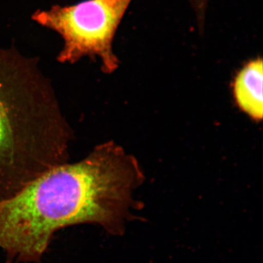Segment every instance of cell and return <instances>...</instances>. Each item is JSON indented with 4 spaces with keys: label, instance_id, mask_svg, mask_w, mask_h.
Instances as JSON below:
<instances>
[{
    "label": "cell",
    "instance_id": "5",
    "mask_svg": "<svg viewBox=\"0 0 263 263\" xmlns=\"http://www.w3.org/2000/svg\"><path fill=\"white\" fill-rule=\"evenodd\" d=\"M209 1V0H189L196 13L197 18L200 21V24H202L205 18V10H206Z\"/></svg>",
    "mask_w": 263,
    "mask_h": 263
},
{
    "label": "cell",
    "instance_id": "4",
    "mask_svg": "<svg viewBox=\"0 0 263 263\" xmlns=\"http://www.w3.org/2000/svg\"><path fill=\"white\" fill-rule=\"evenodd\" d=\"M263 64L261 58L250 60L235 76L233 84L235 101L252 120L263 117Z\"/></svg>",
    "mask_w": 263,
    "mask_h": 263
},
{
    "label": "cell",
    "instance_id": "1",
    "mask_svg": "<svg viewBox=\"0 0 263 263\" xmlns=\"http://www.w3.org/2000/svg\"><path fill=\"white\" fill-rule=\"evenodd\" d=\"M143 181L136 159L113 141L41 175L0 200L6 263L41 262L55 234L69 227L97 224L118 233Z\"/></svg>",
    "mask_w": 263,
    "mask_h": 263
},
{
    "label": "cell",
    "instance_id": "2",
    "mask_svg": "<svg viewBox=\"0 0 263 263\" xmlns=\"http://www.w3.org/2000/svg\"><path fill=\"white\" fill-rule=\"evenodd\" d=\"M74 131L37 57L0 46V200L70 162Z\"/></svg>",
    "mask_w": 263,
    "mask_h": 263
},
{
    "label": "cell",
    "instance_id": "3",
    "mask_svg": "<svg viewBox=\"0 0 263 263\" xmlns=\"http://www.w3.org/2000/svg\"><path fill=\"white\" fill-rule=\"evenodd\" d=\"M132 1L83 0L73 5H53L35 10L31 19L62 37L57 62L74 65L85 57L98 59L104 73L111 74L119 66L114 37Z\"/></svg>",
    "mask_w": 263,
    "mask_h": 263
}]
</instances>
